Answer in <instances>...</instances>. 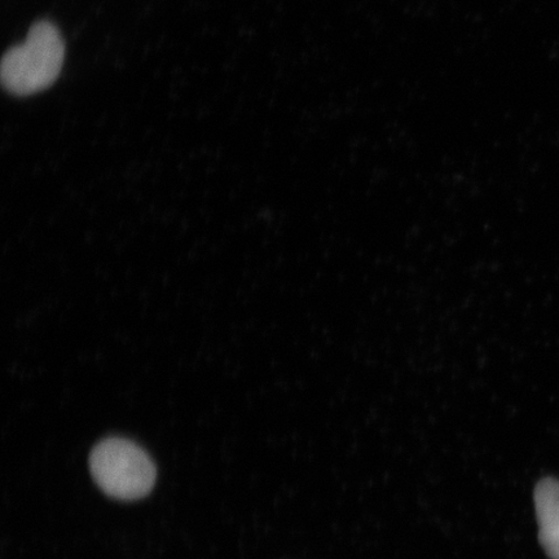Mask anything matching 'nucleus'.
<instances>
[{"label": "nucleus", "mask_w": 559, "mask_h": 559, "mask_svg": "<svg viewBox=\"0 0 559 559\" xmlns=\"http://www.w3.org/2000/svg\"><path fill=\"white\" fill-rule=\"evenodd\" d=\"M88 465L95 484L111 499H143L155 486V463L142 447L128 439L102 440L91 451Z\"/></svg>", "instance_id": "nucleus-2"}, {"label": "nucleus", "mask_w": 559, "mask_h": 559, "mask_svg": "<svg viewBox=\"0 0 559 559\" xmlns=\"http://www.w3.org/2000/svg\"><path fill=\"white\" fill-rule=\"evenodd\" d=\"M64 58V40L58 27L50 21H38L24 44L12 47L3 56L0 68L3 87L17 96L37 94L59 79Z\"/></svg>", "instance_id": "nucleus-1"}, {"label": "nucleus", "mask_w": 559, "mask_h": 559, "mask_svg": "<svg viewBox=\"0 0 559 559\" xmlns=\"http://www.w3.org/2000/svg\"><path fill=\"white\" fill-rule=\"evenodd\" d=\"M539 542L550 559H559V480L545 478L535 489Z\"/></svg>", "instance_id": "nucleus-3"}]
</instances>
